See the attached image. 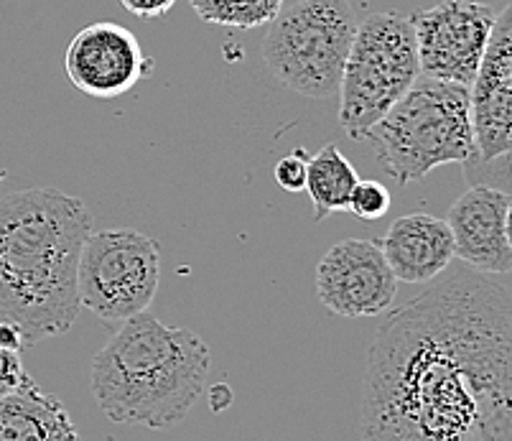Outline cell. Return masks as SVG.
<instances>
[{
  "label": "cell",
  "instance_id": "23",
  "mask_svg": "<svg viewBox=\"0 0 512 441\" xmlns=\"http://www.w3.org/2000/svg\"><path fill=\"white\" fill-rule=\"evenodd\" d=\"M3 179H6V171H0V181H3Z\"/></svg>",
  "mask_w": 512,
  "mask_h": 441
},
{
  "label": "cell",
  "instance_id": "8",
  "mask_svg": "<svg viewBox=\"0 0 512 441\" xmlns=\"http://www.w3.org/2000/svg\"><path fill=\"white\" fill-rule=\"evenodd\" d=\"M497 13L479 0H439L411 16L423 77L472 87Z\"/></svg>",
  "mask_w": 512,
  "mask_h": 441
},
{
  "label": "cell",
  "instance_id": "17",
  "mask_svg": "<svg viewBox=\"0 0 512 441\" xmlns=\"http://www.w3.org/2000/svg\"><path fill=\"white\" fill-rule=\"evenodd\" d=\"M390 210V192L385 184L375 179L357 181L355 192L349 197V212H355L360 220H380Z\"/></svg>",
  "mask_w": 512,
  "mask_h": 441
},
{
  "label": "cell",
  "instance_id": "18",
  "mask_svg": "<svg viewBox=\"0 0 512 441\" xmlns=\"http://www.w3.org/2000/svg\"><path fill=\"white\" fill-rule=\"evenodd\" d=\"M311 153L306 148H293L288 156H283L276 164V181L278 187L286 192H304L306 189V171H309Z\"/></svg>",
  "mask_w": 512,
  "mask_h": 441
},
{
  "label": "cell",
  "instance_id": "5",
  "mask_svg": "<svg viewBox=\"0 0 512 441\" xmlns=\"http://www.w3.org/2000/svg\"><path fill=\"white\" fill-rule=\"evenodd\" d=\"M421 77L411 16L372 13L357 26L339 82V125L362 141L377 120Z\"/></svg>",
  "mask_w": 512,
  "mask_h": 441
},
{
  "label": "cell",
  "instance_id": "11",
  "mask_svg": "<svg viewBox=\"0 0 512 441\" xmlns=\"http://www.w3.org/2000/svg\"><path fill=\"white\" fill-rule=\"evenodd\" d=\"M477 161L490 164L512 143V3L495 18L490 44L472 82Z\"/></svg>",
  "mask_w": 512,
  "mask_h": 441
},
{
  "label": "cell",
  "instance_id": "2",
  "mask_svg": "<svg viewBox=\"0 0 512 441\" xmlns=\"http://www.w3.org/2000/svg\"><path fill=\"white\" fill-rule=\"evenodd\" d=\"M90 232L87 204L59 189H21L0 199V322L16 324L26 345L77 322L79 258Z\"/></svg>",
  "mask_w": 512,
  "mask_h": 441
},
{
  "label": "cell",
  "instance_id": "3",
  "mask_svg": "<svg viewBox=\"0 0 512 441\" xmlns=\"http://www.w3.org/2000/svg\"><path fill=\"white\" fill-rule=\"evenodd\" d=\"M209 345L148 311L128 319L92 360V396L115 424L171 429L189 416L209 378Z\"/></svg>",
  "mask_w": 512,
  "mask_h": 441
},
{
  "label": "cell",
  "instance_id": "13",
  "mask_svg": "<svg viewBox=\"0 0 512 441\" xmlns=\"http://www.w3.org/2000/svg\"><path fill=\"white\" fill-rule=\"evenodd\" d=\"M377 245L393 276L403 283H431L454 261L449 222L426 212L398 217Z\"/></svg>",
  "mask_w": 512,
  "mask_h": 441
},
{
  "label": "cell",
  "instance_id": "4",
  "mask_svg": "<svg viewBox=\"0 0 512 441\" xmlns=\"http://www.w3.org/2000/svg\"><path fill=\"white\" fill-rule=\"evenodd\" d=\"M362 141L403 187L439 166L472 164L477 161L472 87L421 74Z\"/></svg>",
  "mask_w": 512,
  "mask_h": 441
},
{
  "label": "cell",
  "instance_id": "14",
  "mask_svg": "<svg viewBox=\"0 0 512 441\" xmlns=\"http://www.w3.org/2000/svg\"><path fill=\"white\" fill-rule=\"evenodd\" d=\"M0 441H79L62 401L34 380L0 398Z\"/></svg>",
  "mask_w": 512,
  "mask_h": 441
},
{
  "label": "cell",
  "instance_id": "19",
  "mask_svg": "<svg viewBox=\"0 0 512 441\" xmlns=\"http://www.w3.org/2000/svg\"><path fill=\"white\" fill-rule=\"evenodd\" d=\"M29 375L23 370L21 352L16 350H3L0 347V398L11 396L18 388L29 383Z\"/></svg>",
  "mask_w": 512,
  "mask_h": 441
},
{
  "label": "cell",
  "instance_id": "12",
  "mask_svg": "<svg viewBox=\"0 0 512 441\" xmlns=\"http://www.w3.org/2000/svg\"><path fill=\"white\" fill-rule=\"evenodd\" d=\"M510 199L502 189L474 184L451 204L446 222L454 235V258L490 276L512 271V248L505 235Z\"/></svg>",
  "mask_w": 512,
  "mask_h": 441
},
{
  "label": "cell",
  "instance_id": "6",
  "mask_svg": "<svg viewBox=\"0 0 512 441\" xmlns=\"http://www.w3.org/2000/svg\"><path fill=\"white\" fill-rule=\"evenodd\" d=\"M357 26L349 0H299L271 21L263 41L265 67L299 95L334 97Z\"/></svg>",
  "mask_w": 512,
  "mask_h": 441
},
{
  "label": "cell",
  "instance_id": "15",
  "mask_svg": "<svg viewBox=\"0 0 512 441\" xmlns=\"http://www.w3.org/2000/svg\"><path fill=\"white\" fill-rule=\"evenodd\" d=\"M357 181L360 176L355 166L349 164L337 143H324L309 159L306 171V192L314 202V222L349 210V197L355 192Z\"/></svg>",
  "mask_w": 512,
  "mask_h": 441
},
{
  "label": "cell",
  "instance_id": "20",
  "mask_svg": "<svg viewBox=\"0 0 512 441\" xmlns=\"http://www.w3.org/2000/svg\"><path fill=\"white\" fill-rule=\"evenodd\" d=\"M120 6L141 21H153L166 16L176 6V0H120Z\"/></svg>",
  "mask_w": 512,
  "mask_h": 441
},
{
  "label": "cell",
  "instance_id": "7",
  "mask_svg": "<svg viewBox=\"0 0 512 441\" xmlns=\"http://www.w3.org/2000/svg\"><path fill=\"white\" fill-rule=\"evenodd\" d=\"M161 278V248L130 227L90 232L79 258V301L107 324H123L151 306Z\"/></svg>",
  "mask_w": 512,
  "mask_h": 441
},
{
  "label": "cell",
  "instance_id": "10",
  "mask_svg": "<svg viewBox=\"0 0 512 441\" xmlns=\"http://www.w3.org/2000/svg\"><path fill=\"white\" fill-rule=\"evenodd\" d=\"M64 69L79 92L115 100L146 80L153 59L130 29L115 21H95L69 41Z\"/></svg>",
  "mask_w": 512,
  "mask_h": 441
},
{
  "label": "cell",
  "instance_id": "9",
  "mask_svg": "<svg viewBox=\"0 0 512 441\" xmlns=\"http://www.w3.org/2000/svg\"><path fill=\"white\" fill-rule=\"evenodd\" d=\"M395 294L398 278L377 240H342L316 266V296L337 317H377L393 306Z\"/></svg>",
  "mask_w": 512,
  "mask_h": 441
},
{
  "label": "cell",
  "instance_id": "1",
  "mask_svg": "<svg viewBox=\"0 0 512 441\" xmlns=\"http://www.w3.org/2000/svg\"><path fill=\"white\" fill-rule=\"evenodd\" d=\"M362 441H512V289L446 268L367 350Z\"/></svg>",
  "mask_w": 512,
  "mask_h": 441
},
{
  "label": "cell",
  "instance_id": "16",
  "mask_svg": "<svg viewBox=\"0 0 512 441\" xmlns=\"http://www.w3.org/2000/svg\"><path fill=\"white\" fill-rule=\"evenodd\" d=\"M199 18L230 29H260L283 11V0H189Z\"/></svg>",
  "mask_w": 512,
  "mask_h": 441
},
{
  "label": "cell",
  "instance_id": "21",
  "mask_svg": "<svg viewBox=\"0 0 512 441\" xmlns=\"http://www.w3.org/2000/svg\"><path fill=\"white\" fill-rule=\"evenodd\" d=\"M23 345H26V342H23L21 329L11 322H0V347H3V350L21 352Z\"/></svg>",
  "mask_w": 512,
  "mask_h": 441
},
{
  "label": "cell",
  "instance_id": "22",
  "mask_svg": "<svg viewBox=\"0 0 512 441\" xmlns=\"http://www.w3.org/2000/svg\"><path fill=\"white\" fill-rule=\"evenodd\" d=\"M505 235H507V245L512 248V199H510V207H507V217H505Z\"/></svg>",
  "mask_w": 512,
  "mask_h": 441
}]
</instances>
